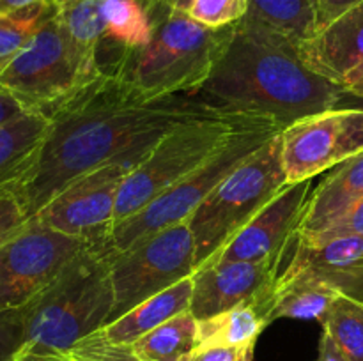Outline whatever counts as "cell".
<instances>
[{
    "label": "cell",
    "instance_id": "ba28073f",
    "mask_svg": "<svg viewBox=\"0 0 363 361\" xmlns=\"http://www.w3.org/2000/svg\"><path fill=\"white\" fill-rule=\"evenodd\" d=\"M282 130L280 124L266 122L234 134L201 168L158 195L137 214L116 223L110 232V244L113 250H126L147 234L186 222L191 212L234 168H238L245 159L250 158Z\"/></svg>",
    "mask_w": 363,
    "mask_h": 361
},
{
    "label": "cell",
    "instance_id": "7a4b0ae2",
    "mask_svg": "<svg viewBox=\"0 0 363 361\" xmlns=\"http://www.w3.org/2000/svg\"><path fill=\"white\" fill-rule=\"evenodd\" d=\"M199 94L233 113L262 117L286 127L332 110L342 85L305 62L301 45L245 16Z\"/></svg>",
    "mask_w": 363,
    "mask_h": 361
},
{
    "label": "cell",
    "instance_id": "e575fe53",
    "mask_svg": "<svg viewBox=\"0 0 363 361\" xmlns=\"http://www.w3.org/2000/svg\"><path fill=\"white\" fill-rule=\"evenodd\" d=\"M23 112H28V110H25L23 106L6 91V88L0 87V124L21 115Z\"/></svg>",
    "mask_w": 363,
    "mask_h": 361
},
{
    "label": "cell",
    "instance_id": "ab89813d",
    "mask_svg": "<svg viewBox=\"0 0 363 361\" xmlns=\"http://www.w3.org/2000/svg\"><path fill=\"white\" fill-rule=\"evenodd\" d=\"M333 108H358V110H363V98H357V96L346 94V92L342 91L339 101H337V105L333 106Z\"/></svg>",
    "mask_w": 363,
    "mask_h": 361
},
{
    "label": "cell",
    "instance_id": "7402d4cb",
    "mask_svg": "<svg viewBox=\"0 0 363 361\" xmlns=\"http://www.w3.org/2000/svg\"><path fill=\"white\" fill-rule=\"evenodd\" d=\"M199 345V321L190 310L163 322L131 343L144 361H184Z\"/></svg>",
    "mask_w": 363,
    "mask_h": 361
},
{
    "label": "cell",
    "instance_id": "ffe728a7",
    "mask_svg": "<svg viewBox=\"0 0 363 361\" xmlns=\"http://www.w3.org/2000/svg\"><path fill=\"white\" fill-rule=\"evenodd\" d=\"M339 294L308 273H282L273 290L269 319L272 322L277 319H301L323 324Z\"/></svg>",
    "mask_w": 363,
    "mask_h": 361
},
{
    "label": "cell",
    "instance_id": "52a82bcc",
    "mask_svg": "<svg viewBox=\"0 0 363 361\" xmlns=\"http://www.w3.org/2000/svg\"><path fill=\"white\" fill-rule=\"evenodd\" d=\"M99 74L101 69L77 48L57 7L0 73V87L25 110L48 113Z\"/></svg>",
    "mask_w": 363,
    "mask_h": 361
},
{
    "label": "cell",
    "instance_id": "3957f363",
    "mask_svg": "<svg viewBox=\"0 0 363 361\" xmlns=\"http://www.w3.org/2000/svg\"><path fill=\"white\" fill-rule=\"evenodd\" d=\"M108 241L89 244L25 306V343L20 353H67L105 328L113 310Z\"/></svg>",
    "mask_w": 363,
    "mask_h": 361
},
{
    "label": "cell",
    "instance_id": "60d3db41",
    "mask_svg": "<svg viewBox=\"0 0 363 361\" xmlns=\"http://www.w3.org/2000/svg\"><path fill=\"white\" fill-rule=\"evenodd\" d=\"M191 2H194V0H176V11H183V13H188Z\"/></svg>",
    "mask_w": 363,
    "mask_h": 361
},
{
    "label": "cell",
    "instance_id": "7c38bea8",
    "mask_svg": "<svg viewBox=\"0 0 363 361\" xmlns=\"http://www.w3.org/2000/svg\"><path fill=\"white\" fill-rule=\"evenodd\" d=\"M133 168L130 163H108L91 170L64 188L34 218L91 244L108 241L119 188Z\"/></svg>",
    "mask_w": 363,
    "mask_h": 361
},
{
    "label": "cell",
    "instance_id": "cb8c5ba5",
    "mask_svg": "<svg viewBox=\"0 0 363 361\" xmlns=\"http://www.w3.org/2000/svg\"><path fill=\"white\" fill-rule=\"evenodd\" d=\"M268 324L264 315L254 304H241L215 317L199 321L197 347L255 345L257 336Z\"/></svg>",
    "mask_w": 363,
    "mask_h": 361
},
{
    "label": "cell",
    "instance_id": "d6986e66",
    "mask_svg": "<svg viewBox=\"0 0 363 361\" xmlns=\"http://www.w3.org/2000/svg\"><path fill=\"white\" fill-rule=\"evenodd\" d=\"M48 130V117L32 110L0 124V191L16 186L30 170Z\"/></svg>",
    "mask_w": 363,
    "mask_h": 361
},
{
    "label": "cell",
    "instance_id": "d6a6232c",
    "mask_svg": "<svg viewBox=\"0 0 363 361\" xmlns=\"http://www.w3.org/2000/svg\"><path fill=\"white\" fill-rule=\"evenodd\" d=\"M255 345L197 347L184 361H254Z\"/></svg>",
    "mask_w": 363,
    "mask_h": 361
},
{
    "label": "cell",
    "instance_id": "e0dca14e",
    "mask_svg": "<svg viewBox=\"0 0 363 361\" xmlns=\"http://www.w3.org/2000/svg\"><path fill=\"white\" fill-rule=\"evenodd\" d=\"M360 200H363V152L339 165L312 190L298 234L312 236L323 232Z\"/></svg>",
    "mask_w": 363,
    "mask_h": 361
},
{
    "label": "cell",
    "instance_id": "5bb4252c",
    "mask_svg": "<svg viewBox=\"0 0 363 361\" xmlns=\"http://www.w3.org/2000/svg\"><path fill=\"white\" fill-rule=\"evenodd\" d=\"M311 193L312 179L287 184L209 260H273L282 264L287 251L294 246Z\"/></svg>",
    "mask_w": 363,
    "mask_h": 361
},
{
    "label": "cell",
    "instance_id": "d4e9b609",
    "mask_svg": "<svg viewBox=\"0 0 363 361\" xmlns=\"http://www.w3.org/2000/svg\"><path fill=\"white\" fill-rule=\"evenodd\" d=\"M59 14L82 55L99 67L98 50L105 38L101 0H57Z\"/></svg>",
    "mask_w": 363,
    "mask_h": 361
},
{
    "label": "cell",
    "instance_id": "ac0fdd59",
    "mask_svg": "<svg viewBox=\"0 0 363 361\" xmlns=\"http://www.w3.org/2000/svg\"><path fill=\"white\" fill-rule=\"evenodd\" d=\"M191 294H194V280L190 276V278H184L176 285L169 287L163 292L142 301L140 304L131 308L130 311L106 324L99 331L110 342L131 345L138 338L162 326L163 322L190 310Z\"/></svg>",
    "mask_w": 363,
    "mask_h": 361
},
{
    "label": "cell",
    "instance_id": "f1b7e54d",
    "mask_svg": "<svg viewBox=\"0 0 363 361\" xmlns=\"http://www.w3.org/2000/svg\"><path fill=\"white\" fill-rule=\"evenodd\" d=\"M248 0H194L188 14L209 28L236 25L247 16Z\"/></svg>",
    "mask_w": 363,
    "mask_h": 361
},
{
    "label": "cell",
    "instance_id": "836d02e7",
    "mask_svg": "<svg viewBox=\"0 0 363 361\" xmlns=\"http://www.w3.org/2000/svg\"><path fill=\"white\" fill-rule=\"evenodd\" d=\"M318 14V30L332 23L344 13L353 9L354 6L362 4L363 0H312Z\"/></svg>",
    "mask_w": 363,
    "mask_h": 361
},
{
    "label": "cell",
    "instance_id": "8992f818",
    "mask_svg": "<svg viewBox=\"0 0 363 361\" xmlns=\"http://www.w3.org/2000/svg\"><path fill=\"white\" fill-rule=\"evenodd\" d=\"M266 122L275 120L238 113L181 124L167 133L124 177L117 195L113 225L137 214L158 195L201 168L234 134Z\"/></svg>",
    "mask_w": 363,
    "mask_h": 361
},
{
    "label": "cell",
    "instance_id": "4fadbf2b",
    "mask_svg": "<svg viewBox=\"0 0 363 361\" xmlns=\"http://www.w3.org/2000/svg\"><path fill=\"white\" fill-rule=\"evenodd\" d=\"M280 265L273 260L204 262L191 275L190 311L204 321L241 304H254L272 324L269 308Z\"/></svg>",
    "mask_w": 363,
    "mask_h": 361
},
{
    "label": "cell",
    "instance_id": "1f68e13d",
    "mask_svg": "<svg viewBox=\"0 0 363 361\" xmlns=\"http://www.w3.org/2000/svg\"><path fill=\"white\" fill-rule=\"evenodd\" d=\"M300 236V234H298ZM346 236H357L363 237V200L358 202L354 207L344 216H340L332 227L319 234H312V236H300L305 239H330V237H346Z\"/></svg>",
    "mask_w": 363,
    "mask_h": 361
},
{
    "label": "cell",
    "instance_id": "484cf974",
    "mask_svg": "<svg viewBox=\"0 0 363 361\" xmlns=\"http://www.w3.org/2000/svg\"><path fill=\"white\" fill-rule=\"evenodd\" d=\"M346 361H363V301L339 294L323 321Z\"/></svg>",
    "mask_w": 363,
    "mask_h": 361
},
{
    "label": "cell",
    "instance_id": "f546056e",
    "mask_svg": "<svg viewBox=\"0 0 363 361\" xmlns=\"http://www.w3.org/2000/svg\"><path fill=\"white\" fill-rule=\"evenodd\" d=\"M25 343V306L0 311V361H14Z\"/></svg>",
    "mask_w": 363,
    "mask_h": 361
},
{
    "label": "cell",
    "instance_id": "f35d334b",
    "mask_svg": "<svg viewBox=\"0 0 363 361\" xmlns=\"http://www.w3.org/2000/svg\"><path fill=\"white\" fill-rule=\"evenodd\" d=\"M48 0H0V14H11Z\"/></svg>",
    "mask_w": 363,
    "mask_h": 361
},
{
    "label": "cell",
    "instance_id": "74e56055",
    "mask_svg": "<svg viewBox=\"0 0 363 361\" xmlns=\"http://www.w3.org/2000/svg\"><path fill=\"white\" fill-rule=\"evenodd\" d=\"M14 361H73L67 353H52V354H34V353H18Z\"/></svg>",
    "mask_w": 363,
    "mask_h": 361
},
{
    "label": "cell",
    "instance_id": "44dd1931",
    "mask_svg": "<svg viewBox=\"0 0 363 361\" xmlns=\"http://www.w3.org/2000/svg\"><path fill=\"white\" fill-rule=\"evenodd\" d=\"M105 38L98 50L99 69H105L128 50H138L152 35V21L140 0H101Z\"/></svg>",
    "mask_w": 363,
    "mask_h": 361
},
{
    "label": "cell",
    "instance_id": "4dcf8cb0",
    "mask_svg": "<svg viewBox=\"0 0 363 361\" xmlns=\"http://www.w3.org/2000/svg\"><path fill=\"white\" fill-rule=\"evenodd\" d=\"M28 218L13 188L0 191V246L27 225Z\"/></svg>",
    "mask_w": 363,
    "mask_h": 361
},
{
    "label": "cell",
    "instance_id": "8fae6325",
    "mask_svg": "<svg viewBox=\"0 0 363 361\" xmlns=\"http://www.w3.org/2000/svg\"><path fill=\"white\" fill-rule=\"evenodd\" d=\"M287 183L314 179L363 152V110L332 108L280 131Z\"/></svg>",
    "mask_w": 363,
    "mask_h": 361
},
{
    "label": "cell",
    "instance_id": "9c48e42d",
    "mask_svg": "<svg viewBox=\"0 0 363 361\" xmlns=\"http://www.w3.org/2000/svg\"><path fill=\"white\" fill-rule=\"evenodd\" d=\"M195 269V241L186 222L147 234L126 250H113V310L108 324L142 301L190 278Z\"/></svg>",
    "mask_w": 363,
    "mask_h": 361
},
{
    "label": "cell",
    "instance_id": "9a60e30c",
    "mask_svg": "<svg viewBox=\"0 0 363 361\" xmlns=\"http://www.w3.org/2000/svg\"><path fill=\"white\" fill-rule=\"evenodd\" d=\"M284 273H308L344 296L363 301V237H296Z\"/></svg>",
    "mask_w": 363,
    "mask_h": 361
},
{
    "label": "cell",
    "instance_id": "5b68a950",
    "mask_svg": "<svg viewBox=\"0 0 363 361\" xmlns=\"http://www.w3.org/2000/svg\"><path fill=\"white\" fill-rule=\"evenodd\" d=\"M287 184L282 138L277 133L234 168L186 219L195 241L197 268L230 243Z\"/></svg>",
    "mask_w": 363,
    "mask_h": 361
},
{
    "label": "cell",
    "instance_id": "277c9868",
    "mask_svg": "<svg viewBox=\"0 0 363 361\" xmlns=\"http://www.w3.org/2000/svg\"><path fill=\"white\" fill-rule=\"evenodd\" d=\"M233 32L234 25L209 28L174 11L152 25L147 45L123 52L101 73H116L145 101L195 92L215 69Z\"/></svg>",
    "mask_w": 363,
    "mask_h": 361
},
{
    "label": "cell",
    "instance_id": "6da1fadb",
    "mask_svg": "<svg viewBox=\"0 0 363 361\" xmlns=\"http://www.w3.org/2000/svg\"><path fill=\"white\" fill-rule=\"evenodd\" d=\"M45 115L48 134L34 165L13 188L28 219L91 170L108 163L137 166L181 124L238 113L211 105L199 92L145 101L116 73H101Z\"/></svg>",
    "mask_w": 363,
    "mask_h": 361
},
{
    "label": "cell",
    "instance_id": "83f0119b",
    "mask_svg": "<svg viewBox=\"0 0 363 361\" xmlns=\"http://www.w3.org/2000/svg\"><path fill=\"white\" fill-rule=\"evenodd\" d=\"M73 361H144L126 343L110 342L101 331L85 336L67 350Z\"/></svg>",
    "mask_w": 363,
    "mask_h": 361
},
{
    "label": "cell",
    "instance_id": "4316f807",
    "mask_svg": "<svg viewBox=\"0 0 363 361\" xmlns=\"http://www.w3.org/2000/svg\"><path fill=\"white\" fill-rule=\"evenodd\" d=\"M59 7L57 0L35 4L11 14H0V73L27 46L43 23Z\"/></svg>",
    "mask_w": 363,
    "mask_h": 361
},
{
    "label": "cell",
    "instance_id": "2e32d148",
    "mask_svg": "<svg viewBox=\"0 0 363 361\" xmlns=\"http://www.w3.org/2000/svg\"><path fill=\"white\" fill-rule=\"evenodd\" d=\"M301 55L312 71L342 84L363 64V2L315 32L301 45Z\"/></svg>",
    "mask_w": 363,
    "mask_h": 361
},
{
    "label": "cell",
    "instance_id": "603a6c76",
    "mask_svg": "<svg viewBox=\"0 0 363 361\" xmlns=\"http://www.w3.org/2000/svg\"><path fill=\"white\" fill-rule=\"evenodd\" d=\"M247 18L300 45L318 32V14L312 0H248Z\"/></svg>",
    "mask_w": 363,
    "mask_h": 361
},
{
    "label": "cell",
    "instance_id": "d590c367",
    "mask_svg": "<svg viewBox=\"0 0 363 361\" xmlns=\"http://www.w3.org/2000/svg\"><path fill=\"white\" fill-rule=\"evenodd\" d=\"M318 361H346L344 354L340 353L337 343L333 342L332 336H330L326 331H323L321 342H319Z\"/></svg>",
    "mask_w": 363,
    "mask_h": 361
},
{
    "label": "cell",
    "instance_id": "30bf717a",
    "mask_svg": "<svg viewBox=\"0 0 363 361\" xmlns=\"http://www.w3.org/2000/svg\"><path fill=\"white\" fill-rule=\"evenodd\" d=\"M89 244L28 219L0 246V311L27 306Z\"/></svg>",
    "mask_w": 363,
    "mask_h": 361
},
{
    "label": "cell",
    "instance_id": "8d00e7d4",
    "mask_svg": "<svg viewBox=\"0 0 363 361\" xmlns=\"http://www.w3.org/2000/svg\"><path fill=\"white\" fill-rule=\"evenodd\" d=\"M342 91L346 94L357 96V98H363V64L351 71L346 78L342 80Z\"/></svg>",
    "mask_w": 363,
    "mask_h": 361
}]
</instances>
